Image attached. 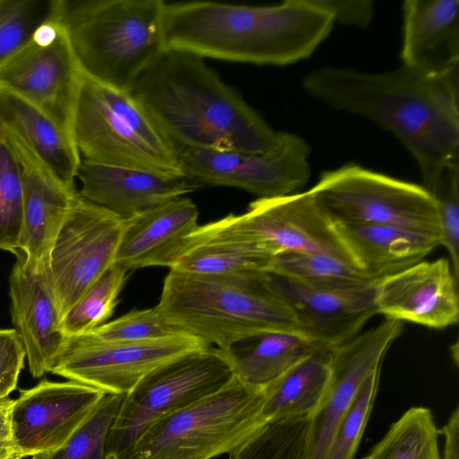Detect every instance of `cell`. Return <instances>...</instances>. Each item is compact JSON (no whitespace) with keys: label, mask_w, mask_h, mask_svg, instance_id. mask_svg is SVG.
<instances>
[{"label":"cell","mask_w":459,"mask_h":459,"mask_svg":"<svg viewBox=\"0 0 459 459\" xmlns=\"http://www.w3.org/2000/svg\"><path fill=\"white\" fill-rule=\"evenodd\" d=\"M264 387L237 376L195 403L152 424L118 459H212L228 455L264 422Z\"/></svg>","instance_id":"52a82bcc"},{"label":"cell","mask_w":459,"mask_h":459,"mask_svg":"<svg viewBox=\"0 0 459 459\" xmlns=\"http://www.w3.org/2000/svg\"><path fill=\"white\" fill-rule=\"evenodd\" d=\"M2 132L15 152L22 172L20 251L30 265L43 267L48 265L54 242L80 193L75 185L58 179L19 141Z\"/></svg>","instance_id":"ffe728a7"},{"label":"cell","mask_w":459,"mask_h":459,"mask_svg":"<svg viewBox=\"0 0 459 459\" xmlns=\"http://www.w3.org/2000/svg\"><path fill=\"white\" fill-rule=\"evenodd\" d=\"M76 178L80 195L123 219H128L199 187L184 177L82 160Z\"/></svg>","instance_id":"7402d4cb"},{"label":"cell","mask_w":459,"mask_h":459,"mask_svg":"<svg viewBox=\"0 0 459 459\" xmlns=\"http://www.w3.org/2000/svg\"><path fill=\"white\" fill-rule=\"evenodd\" d=\"M156 307L182 333L221 350L263 333L303 336L266 272L209 275L170 270Z\"/></svg>","instance_id":"277c9868"},{"label":"cell","mask_w":459,"mask_h":459,"mask_svg":"<svg viewBox=\"0 0 459 459\" xmlns=\"http://www.w3.org/2000/svg\"><path fill=\"white\" fill-rule=\"evenodd\" d=\"M431 195L437 205L440 246L447 250L459 278V163L445 168Z\"/></svg>","instance_id":"74e56055"},{"label":"cell","mask_w":459,"mask_h":459,"mask_svg":"<svg viewBox=\"0 0 459 459\" xmlns=\"http://www.w3.org/2000/svg\"><path fill=\"white\" fill-rule=\"evenodd\" d=\"M438 435L430 410L411 407L390 426L366 459H437Z\"/></svg>","instance_id":"f546056e"},{"label":"cell","mask_w":459,"mask_h":459,"mask_svg":"<svg viewBox=\"0 0 459 459\" xmlns=\"http://www.w3.org/2000/svg\"><path fill=\"white\" fill-rule=\"evenodd\" d=\"M380 368L373 371L361 385L337 426L325 459H353L374 404Z\"/></svg>","instance_id":"8d00e7d4"},{"label":"cell","mask_w":459,"mask_h":459,"mask_svg":"<svg viewBox=\"0 0 459 459\" xmlns=\"http://www.w3.org/2000/svg\"><path fill=\"white\" fill-rule=\"evenodd\" d=\"M310 415L288 416L264 422L227 459H305Z\"/></svg>","instance_id":"4dcf8cb0"},{"label":"cell","mask_w":459,"mask_h":459,"mask_svg":"<svg viewBox=\"0 0 459 459\" xmlns=\"http://www.w3.org/2000/svg\"><path fill=\"white\" fill-rule=\"evenodd\" d=\"M127 273L116 264L109 267L65 314L60 323L63 333L81 334L105 324L117 306Z\"/></svg>","instance_id":"1f68e13d"},{"label":"cell","mask_w":459,"mask_h":459,"mask_svg":"<svg viewBox=\"0 0 459 459\" xmlns=\"http://www.w3.org/2000/svg\"><path fill=\"white\" fill-rule=\"evenodd\" d=\"M274 255L235 223L232 214L198 226L170 270L195 274L266 272Z\"/></svg>","instance_id":"cb8c5ba5"},{"label":"cell","mask_w":459,"mask_h":459,"mask_svg":"<svg viewBox=\"0 0 459 459\" xmlns=\"http://www.w3.org/2000/svg\"><path fill=\"white\" fill-rule=\"evenodd\" d=\"M13 400L6 398L0 401V459H21L14 446L10 409Z\"/></svg>","instance_id":"60d3db41"},{"label":"cell","mask_w":459,"mask_h":459,"mask_svg":"<svg viewBox=\"0 0 459 459\" xmlns=\"http://www.w3.org/2000/svg\"><path fill=\"white\" fill-rule=\"evenodd\" d=\"M23 216L22 172L17 155L0 134V249L21 253Z\"/></svg>","instance_id":"836d02e7"},{"label":"cell","mask_w":459,"mask_h":459,"mask_svg":"<svg viewBox=\"0 0 459 459\" xmlns=\"http://www.w3.org/2000/svg\"><path fill=\"white\" fill-rule=\"evenodd\" d=\"M362 459H366V456H365V457H363Z\"/></svg>","instance_id":"f6af8a7d"},{"label":"cell","mask_w":459,"mask_h":459,"mask_svg":"<svg viewBox=\"0 0 459 459\" xmlns=\"http://www.w3.org/2000/svg\"><path fill=\"white\" fill-rule=\"evenodd\" d=\"M211 346L180 333L141 342H105L65 336L51 373L106 394H126L150 372L189 351Z\"/></svg>","instance_id":"7c38bea8"},{"label":"cell","mask_w":459,"mask_h":459,"mask_svg":"<svg viewBox=\"0 0 459 459\" xmlns=\"http://www.w3.org/2000/svg\"><path fill=\"white\" fill-rule=\"evenodd\" d=\"M125 394H106L91 414L60 448L32 459H106L110 428Z\"/></svg>","instance_id":"e575fe53"},{"label":"cell","mask_w":459,"mask_h":459,"mask_svg":"<svg viewBox=\"0 0 459 459\" xmlns=\"http://www.w3.org/2000/svg\"><path fill=\"white\" fill-rule=\"evenodd\" d=\"M25 358V349L15 329H0V401L16 389Z\"/></svg>","instance_id":"f35d334b"},{"label":"cell","mask_w":459,"mask_h":459,"mask_svg":"<svg viewBox=\"0 0 459 459\" xmlns=\"http://www.w3.org/2000/svg\"><path fill=\"white\" fill-rule=\"evenodd\" d=\"M323 349L299 334L269 332L240 339L222 351L235 376L250 385L264 387Z\"/></svg>","instance_id":"4316f807"},{"label":"cell","mask_w":459,"mask_h":459,"mask_svg":"<svg viewBox=\"0 0 459 459\" xmlns=\"http://www.w3.org/2000/svg\"><path fill=\"white\" fill-rule=\"evenodd\" d=\"M403 322L384 318L332 350L331 378L327 392L310 415L305 459H325L340 421L366 378L381 368L390 345L400 336Z\"/></svg>","instance_id":"9a60e30c"},{"label":"cell","mask_w":459,"mask_h":459,"mask_svg":"<svg viewBox=\"0 0 459 459\" xmlns=\"http://www.w3.org/2000/svg\"><path fill=\"white\" fill-rule=\"evenodd\" d=\"M234 376L226 353L213 346L153 369L125 394L108 433L106 459H118L152 424L216 392Z\"/></svg>","instance_id":"ba28073f"},{"label":"cell","mask_w":459,"mask_h":459,"mask_svg":"<svg viewBox=\"0 0 459 459\" xmlns=\"http://www.w3.org/2000/svg\"><path fill=\"white\" fill-rule=\"evenodd\" d=\"M332 350H319L264 386L262 416L265 421L311 415L323 401L331 378Z\"/></svg>","instance_id":"83f0119b"},{"label":"cell","mask_w":459,"mask_h":459,"mask_svg":"<svg viewBox=\"0 0 459 459\" xmlns=\"http://www.w3.org/2000/svg\"><path fill=\"white\" fill-rule=\"evenodd\" d=\"M11 316L26 352L29 369L39 378L51 369L65 335L47 265H30L21 252L9 276Z\"/></svg>","instance_id":"d6986e66"},{"label":"cell","mask_w":459,"mask_h":459,"mask_svg":"<svg viewBox=\"0 0 459 459\" xmlns=\"http://www.w3.org/2000/svg\"><path fill=\"white\" fill-rule=\"evenodd\" d=\"M178 154L183 177L199 186L238 187L259 198L294 194L310 177L309 145L291 133L280 132L276 145L260 153L185 150Z\"/></svg>","instance_id":"8fae6325"},{"label":"cell","mask_w":459,"mask_h":459,"mask_svg":"<svg viewBox=\"0 0 459 459\" xmlns=\"http://www.w3.org/2000/svg\"><path fill=\"white\" fill-rule=\"evenodd\" d=\"M126 219L81 195L52 247L47 270L61 316L115 264Z\"/></svg>","instance_id":"4fadbf2b"},{"label":"cell","mask_w":459,"mask_h":459,"mask_svg":"<svg viewBox=\"0 0 459 459\" xmlns=\"http://www.w3.org/2000/svg\"><path fill=\"white\" fill-rule=\"evenodd\" d=\"M458 281L447 258L423 260L377 281V313L434 329L456 325Z\"/></svg>","instance_id":"e0dca14e"},{"label":"cell","mask_w":459,"mask_h":459,"mask_svg":"<svg viewBox=\"0 0 459 459\" xmlns=\"http://www.w3.org/2000/svg\"><path fill=\"white\" fill-rule=\"evenodd\" d=\"M333 21L307 0L274 5L209 1L165 3V49L256 65H286L309 57Z\"/></svg>","instance_id":"3957f363"},{"label":"cell","mask_w":459,"mask_h":459,"mask_svg":"<svg viewBox=\"0 0 459 459\" xmlns=\"http://www.w3.org/2000/svg\"><path fill=\"white\" fill-rule=\"evenodd\" d=\"M72 136L83 160L183 177L178 154L131 92L82 75Z\"/></svg>","instance_id":"8992f818"},{"label":"cell","mask_w":459,"mask_h":459,"mask_svg":"<svg viewBox=\"0 0 459 459\" xmlns=\"http://www.w3.org/2000/svg\"><path fill=\"white\" fill-rule=\"evenodd\" d=\"M162 0H61L64 27L83 75L131 92L164 50Z\"/></svg>","instance_id":"5b68a950"},{"label":"cell","mask_w":459,"mask_h":459,"mask_svg":"<svg viewBox=\"0 0 459 459\" xmlns=\"http://www.w3.org/2000/svg\"><path fill=\"white\" fill-rule=\"evenodd\" d=\"M458 85L459 69L429 76L404 65L377 74L325 66L302 80L309 96L396 136L416 160L430 194L445 168L459 163Z\"/></svg>","instance_id":"6da1fadb"},{"label":"cell","mask_w":459,"mask_h":459,"mask_svg":"<svg viewBox=\"0 0 459 459\" xmlns=\"http://www.w3.org/2000/svg\"><path fill=\"white\" fill-rule=\"evenodd\" d=\"M103 391L72 380L40 381L13 400L10 420L21 459L64 446L104 397Z\"/></svg>","instance_id":"5bb4252c"},{"label":"cell","mask_w":459,"mask_h":459,"mask_svg":"<svg viewBox=\"0 0 459 459\" xmlns=\"http://www.w3.org/2000/svg\"><path fill=\"white\" fill-rule=\"evenodd\" d=\"M309 191L333 224L391 225L439 238L436 202L422 186L347 164L324 172Z\"/></svg>","instance_id":"9c48e42d"},{"label":"cell","mask_w":459,"mask_h":459,"mask_svg":"<svg viewBox=\"0 0 459 459\" xmlns=\"http://www.w3.org/2000/svg\"><path fill=\"white\" fill-rule=\"evenodd\" d=\"M377 281L342 288H315L273 276V285L295 314L301 334L330 350L351 340L378 314Z\"/></svg>","instance_id":"ac0fdd59"},{"label":"cell","mask_w":459,"mask_h":459,"mask_svg":"<svg viewBox=\"0 0 459 459\" xmlns=\"http://www.w3.org/2000/svg\"><path fill=\"white\" fill-rule=\"evenodd\" d=\"M82 75L57 17L0 66V90L40 110L72 135Z\"/></svg>","instance_id":"30bf717a"},{"label":"cell","mask_w":459,"mask_h":459,"mask_svg":"<svg viewBox=\"0 0 459 459\" xmlns=\"http://www.w3.org/2000/svg\"><path fill=\"white\" fill-rule=\"evenodd\" d=\"M334 227L353 264L373 280L423 261L440 246L437 236L396 226Z\"/></svg>","instance_id":"d4e9b609"},{"label":"cell","mask_w":459,"mask_h":459,"mask_svg":"<svg viewBox=\"0 0 459 459\" xmlns=\"http://www.w3.org/2000/svg\"><path fill=\"white\" fill-rule=\"evenodd\" d=\"M60 7L61 0H0V66L56 19Z\"/></svg>","instance_id":"d6a6232c"},{"label":"cell","mask_w":459,"mask_h":459,"mask_svg":"<svg viewBox=\"0 0 459 459\" xmlns=\"http://www.w3.org/2000/svg\"><path fill=\"white\" fill-rule=\"evenodd\" d=\"M0 124L58 179L75 185L82 159L69 133L40 110L1 90Z\"/></svg>","instance_id":"484cf974"},{"label":"cell","mask_w":459,"mask_h":459,"mask_svg":"<svg viewBox=\"0 0 459 459\" xmlns=\"http://www.w3.org/2000/svg\"><path fill=\"white\" fill-rule=\"evenodd\" d=\"M307 2L326 13L334 22L357 28H366L375 13L372 0H307Z\"/></svg>","instance_id":"ab89813d"},{"label":"cell","mask_w":459,"mask_h":459,"mask_svg":"<svg viewBox=\"0 0 459 459\" xmlns=\"http://www.w3.org/2000/svg\"><path fill=\"white\" fill-rule=\"evenodd\" d=\"M180 333H185L168 322L155 306L131 311L82 334L98 342H141Z\"/></svg>","instance_id":"d590c367"},{"label":"cell","mask_w":459,"mask_h":459,"mask_svg":"<svg viewBox=\"0 0 459 459\" xmlns=\"http://www.w3.org/2000/svg\"><path fill=\"white\" fill-rule=\"evenodd\" d=\"M445 437L443 457L440 459H458L459 410L455 408L446 425L437 429Z\"/></svg>","instance_id":"b9f144b4"},{"label":"cell","mask_w":459,"mask_h":459,"mask_svg":"<svg viewBox=\"0 0 459 459\" xmlns=\"http://www.w3.org/2000/svg\"><path fill=\"white\" fill-rule=\"evenodd\" d=\"M195 203L178 197L126 219L115 264L127 272L173 266L188 237L197 229Z\"/></svg>","instance_id":"44dd1931"},{"label":"cell","mask_w":459,"mask_h":459,"mask_svg":"<svg viewBox=\"0 0 459 459\" xmlns=\"http://www.w3.org/2000/svg\"><path fill=\"white\" fill-rule=\"evenodd\" d=\"M131 94L178 153H260L280 137L203 57L188 52L165 49L140 74Z\"/></svg>","instance_id":"7a4b0ae2"},{"label":"cell","mask_w":459,"mask_h":459,"mask_svg":"<svg viewBox=\"0 0 459 459\" xmlns=\"http://www.w3.org/2000/svg\"><path fill=\"white\" fill-rule=\"evenodd\" d=\"M233 220L239 229L260 241L274 256L284 253H321L353 264L334 224L317 205L309 190L257 198L249 204L246 212L233 214Z\"/></svg>","instance_id":"2e32d148"},{"label":"cell","mask_w":459,"mask_h":459,"mask_svg":"<svg viewBox=\"0 0 459 459\" xmlns=\"http://www.w3.org/2000/svg\"><path fill=\"white\" fill-rule=\"evenodd\" d=\"M403 17L402 65L429 76L459 69V0H406Z\"/></svg>","instance_id":"603a6c76"},{"label":"cell","mask_w":459,"mask_h":459,"mask_svg":"<svg viewBox=\"0 0 459 459\" xmlns=\"http://www.w3.org/2000/svg\"><path fill=\"white\" fill-rule=\"evenodd\" d=\"M440 456H441V455H439L438 457H437V459H440Z\"/></svg>","instance_id":"ee69618b"},{"label":"cell","mask_w":459,"mask_h":459,"mask_svg":"<svg viewBox=\"0 0 459 459\" xmlns=\"http://www.w3.org/2000/svg\"><path fill=\"white\" fill-rule=\"evenodd\" d=\"M2 134V127H1V124H0V134Z\"/></svg>","instance_id":"7bdbcfd3"},{"label":"cell","mask_w":459,"mask_h":459,"mask_svg":"<svg viewBox=\"0 0 459 459\" xmlns=\"http://www.w3.org/2000/svg\"><path fill=\"white\" fill-rule=\"evenodd\" d=\"M268 273L315 288H342L377 281L348 261L321 253L278 255L273 259Z\"/></svg>","instance_id":"f1b7e54d"}]
</instances>
